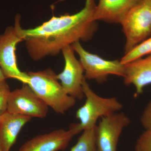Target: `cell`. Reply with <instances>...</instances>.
I'll return each mask as SVG.
<instances>
[{
    "mask_svg": "<svg viewBox=\"0 0 151 151\" xmlns=\"http://www.w3.org/2000/svg\"><path fill=\"white\" fill-rule=\"evenodd\" d=\"M96 6L94 0H85L84 7L76 13L53 16L34 28H21L31 58L35 61L40 60L57 55L64 47L76 42L91 40L97 28L93 20Z\"/></svg>",
    "mask_w": 151,
    "mask_h": 151,
    "instance_id": "obj_1",
    "label": "cell"
},
{
    "mask_svg": "<svg viewBox=\"0 0 151 151\" xmlns=\"http://www.w3.org/2000/svg\"><path fill=\"white\" fill-rule=\"evenodd\" d=\"M27 84L55 112L63 114L75 105L76 99L68 94L51 68L27 73Z\"/></svg>",
    "mask_w": 151,
    "mask_h": 151,
    "instance_id": "obj_2",
    "label": "cell"
},
{
    "mask_svg": "<svg viewBox=\"0 0 151 151\" xmlns=\"http://www.w3.org/2000/svg\"><path fill=\"white\" fill-rule=\"evenodd\" d=\"M84 77L82 86L85 103L77 110L76 118L80 121L79 126L82 132L94 128L100 118L109 116L121 111L123 105L115 97H103L91 89Z\"/></svg>",
    "mask_w": 151,
    "mask_h": 151,
    "instance_id": "obj_3",
    "label": "cell"
},
{
    "mask_svg": "<svg viewBox=\"0 0 151 151\" xmlns=\"http://www.w3.org/2000/svg\"><path fill=\"white\" fill-rule=\"evenodd\" d=\"M120 24L126 38L125 54L151 35V0H142L135 5Z\"/></svg>",
    "mask_w": 151,
    "mask_h": 151,
    "instance_id": "obj_4",
    "label": "cell"
},
{
    "mask_svg": "<svg viewBox=\"0 0 151 151\" xmlns=\"http://www.w3.org/2000/svg\"><path fill=\"white\" fill-rule=\"evenodd\" d=\"M20 16L17 15L14 26L8 27L0 35V67L6 78H14L26 84L27 73L19 69L16 54L18 44L24 41L20 32Z\"/></svg>",
    "mask_w": 151,
    "mask_h": 151,
    "instance_id": "obj_5",
    "label": "cell"
},
{
    "mask_svg": "<svg viewBox=\"0 0 151 151\" xmlns=\"http://www.w3.org/2000/svg\"><path fill=\"white\" fill-rule=\"evenodd\" d=\"M73 50L79 57V61L84 70L86 80H94L102 84L107 81L110 75L124 78L125 65L119 60H110L92 54L83 48L79 42L72 45Z\"/></svg>",
    "mask_w": 151,
    "mask_h": 151,
    "instance_id": "obj_6",
    "label": "cell"
},
{
    "mask_svg": "<svg viewBox=\"0 0 151 151\" xmlns=\"http://www.w3.org/2000/svg\"><path fill=\"white\" fill-rule=\"evenodd\" d=\"M9 113L35 118H45L48 106L27 84L11 91L8 100Z\"/></svg>",
    "mask_w": 151,
    "mask_h": 151,
    "instance_id": "obj_7",
    "label": "cell"
},
{
    "mask_svg": "<svg viewBox=\"0 0 151 151\" xmlns=\"http://www.w3.org/2000/svg\"><path fill=\"white\" fill-rule=\"evenodd\" d=\"M130 123L129 118L123 112L101 118L95 127L97 151H117L119 138Z\"/></svg>",
    "mask_w": 151,
    "mask_h": 151,
    "instance_id": "obj_8",
    "label": "cell"
},
{
    "mask_svg": "<svg viewBox=\"0 0 151 151\" xmlns=\"http://www.w3.org/2000/svg\"><path fill=\"white\" fill-rule=\"evenodd\" d=\"M61 52L65 65L62 72L57 75L58 79L68 94L76 100H82L84 97L82 86L84 78V68L80 61L76 59L72 45L64 47Z\"/></svg>",
    "mask_w": 151,
    "mask_h": 151,
    "instance_id": "obj_9",
    "label": "cell"
},
{
    "mask_svg": "<svg viewBox=\"0 0 151 151\" xmlns=\"http://www.w3.org/2000/svg\"><path fill=\"white\" fill-rule=\"evenodd\" d=\"M82 132L79 123L71 124L68 130L59 129L38 135L26 142L19 151H58L67 147L73 137Z\"/></svg>",
    "mask_w": 151,
    "mask_h": 151,
    "instance_id": "obj_10",
    "label": "cell"
},
{
    "mask_svg": "<svg viewBox=\"0 0 151 151\" xmlns=\"http://www.w3.org/2000/svg\"><path fill=\"white\" fill-rule=\"evenodd\" d=\"M125 65L124 84L134 86L136 96L142 94L144 88L151 84V53Z\"/></svg>",
    "mask_w": 151,
    "mask_h": 151,
    "instance_id": "obj_11",
    "label": "cell"
},
{
    "mask_svg": "<svg viewBox=\"0 0 151 151\" xmlns=\"http://www.w3.org/2000/svg\"><path fill=\"white\" fill-rule=\"evenodd\" d=\"M142 0H99L93 16L95 21L120 24L130 9Z\"/></svg>",
    "mask_w": 151,
    "mask_h": 151,
    "instance_id": "obj_12",
    "label": "cell"
},
{
    "mask_svg": "<svg viewBox=\"0 0 151 151\" xmlns=\"http://www.w3.org/2000/svg\"><path fill=\"white\" fill-rule=\"evenodd\" d=\"M31 119L7 111L0 116V151L10 150L22 128Z\"/></svg>",
    "mask_w": 151,
    "mask_h": 151,
    "instance_id": "obj_13",
    "label": "cell"
},
{
    "mask_svg": "<svg viewBox=\"0 0 151 151\" xmlns=\"http://www.w3.org/2000/svg\"><path fill=\"white\" fill-rule=\"evenodd\" d=\"M95 127L92 129L83 131L77 142L69 151H97Z\"/></svg>",
    "mask_w": 151,
    "mask_h": 151,
    "instance_id": "obj_14",
    "label": "cell"
},
{
    "mask_svg": "<svg viewBox=\"0 0 151 151\" xmlns=\"http://www.w3.org/2000/svg\"><path fill=\"white\" fill-rule=\"evenodd\" d=\"M151 53V37L143 41L131 51L124 55L120 61L125 65Z\"/></svg>",
    "mask_w": 151,
    "mask_h": 151,
    "instance_id": "obj_15",
    "label": "cell"
},
{
    "mask_svg": "<svg viewBox=\"0 0 151 151\" xmlns=\"http://www.w3.org/2000/svg\"><path fill=\"white\" fill-rule=\"evenodd\" d=\"M11 91L6 80L0 82V116L7 111L8 100Z\"/></svg>",
    "mask_w": 151,
    "mask_h": 151,
    "instance_id": "obj_16",
    "label": "cell"
},
{
    "mask_svg": "<svg viewBox=\"0 0 151 151\" xmlns=\"http://www.w3.org/2000/svg\"><path fill=\"white\" fill-rule=\"evenodd\" d=\"M135 150L151 151V130H145L138 138Z\"/></svg>",
    "mask_w": 151,
    "mask_h": 151,
    "instance_id": "obj_17",
    "label": "cell"
},
{
    "mask_svg": "<svg viewBox=\"0 0 151 151\" xmlns=\"http://www.w3.org/2000/svg\"><path fill=\"white\" fill-rule=\"evenodd\" d=\"M140 121L145 130H151V100L144 109Z\"/></svg>",
    "mask_w": 151,
    "mask_h": 151,
    "instance_id": "obj_18",
    "label": "cell"
},
{
    "mask_svg": "<svg viewBox=\"0 0 151 151\" xmlns=\"http://www.w3.org/2000/svg\"><path fill=\"white\" fill-rule=\"evenodd\" d=\"M6 78L5 76L3 73L1 68L0 67V82L5 81L6 80Z\"/></svg>",
    "mask_w": 151,
    "mask_h": 151,
    "instance_id": "obj_19",
    "label": "cell"
},
{
    "mask_svg": "<svg viewBox=\"0 0 151 151\" xmlns=\"http://www.w3.org/2000/svg\"><path fill=\"white\" fill-rule=\"evenodd\" d=\"M135 151H137V150H135Z\"/></svg>",
    "mask_w": 151,
    "mask_h": 151,
    "instance_id": "obj_20",
    "label": "cell"
}]
</instances>
